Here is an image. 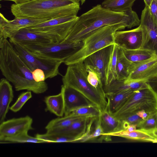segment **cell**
<instances>
[{
    "label": "cell",
    "mask_w": 157,
    "mask_h": 157,
    "mask_svg": "<svg viewBox=\"0 0 157 157\" xmlns=\"http://www.w3.org/2000/svg\"><path fill=\"white\" fill-rule=\"evenodd\" d=\"M0 69L3 75L12 82L16 91L26 90L36 94L48 89L45 81L37 82L33 79L32 71L6 39L0 38Z\"/></svg>",
    "instance_id": "6da1fadb"
},
{
    "label": "cell",
    "mask_w": 157,
    "mask_h": 157,
    "mask_svg": "<svg viewBox=\"0 0 157 157\" xmlns=\"http://www.w3.org/2000/svg\"><path fill=\"white\" fill-rule=\"evenodd\" d=\"M85 0H35L22 4L12 5L11 10L16 18L51 19L77 15Z\"/></svg>",
    "instance_id": "7a4b0ae2"
},
{
    "label": "cell",
    "mask_w": 157,
    "mask_h": 157,
    "mask_svg": "<svg viewBox=\"0 0 157 157\" xmlns=\"http://www.w3.org/2000/svg\"><path fill=\"white\" fill-rule=\"evenodd\" d=\"M125 15V12H114L103 8L101 5H97L78 17L63 41L71 43L82 41L94 31L102 27L122 24Z\"/></svg>",
    "instance_id": "3957f363"
},
{
    "label": "cell",
    "mask_w": 157,
    "mask_h": 157,
    "mask_svg": "<svg viewBox=\"0 0 157 157\" xmlns=\"http://www.w3.org/2000/svg\"><path fill=\"white\" fill-rule=\"evenodd\" d=\"M87 75L83 62L68 66L62 78L63 85L79 92L101 111L106 109L107 102L104 90L96 89L91 85L87 80Z\"/></svg>",
    "instance_id": "277c9868"
},
{
    "label": "cell",
    "mask_w": 157,
    "mask_h": 157,
    "mask_svg": "<svg viewBox=\"0 0 157 157\" xmlns=\"http://www.w3.org/2000/svg\"><path fill=\"white\" fill-rule=\"evenodd\" d=\"M125 28L123 24L118 23L106 25L95 31L82 41L83 44L82 47L65 59L63 63L69 66L83 62L92 54L114 44L115 32Z\"/></svg>",
    "instance_id": "5b68a950"
},
{
    "label": "cell",
    "mask_w": 157,
    "mask_h": 157,
    "mask_svg": "<svg viewBox=\"0 0 157 157\" xmlns=\"http://www.w3.org/2000/svg\"><path fill=\"white\" fill-rule=\"evenodd\" d=\"M143 110L150 114L157 113V93L150 85L134 91L123 105L113 115L120 120Z\"/></svg>",
    "instance_id": "8992f818"
},
{
    "label": "cell",
    "mask_w": 157,
    "mask_h": 157,
    "mask_svg": "<svg viewBox=\"0 0 157 157\" xmlns=\"http://www.w3.org/2000/svg\"><path fill=\"white\" fill-rule=\"evenodd\" d=\"M18 44L33 55L64 61L81 47L83 44L82 41L71 43L63 41L59 43L48 44Z\"/></svg>",
    "instance_id": "52a82bcc"
},
{
    "label": "cell",
    "mask_w": 157,
    "mask_h": 157,
    "mask_svg": "<svg viewBox=\"0 0 157 157\" xmlns=\"http://www.w3.org/2000/svg\"><path fill=\"white\" fill-rule=\"evenodd\" d=\"M78 17L68 15L58 17L26 28L50 38L55 43H59L67 36Z\"/></svg>",
    "instance_id": "ba28073f"
},
{
    "label": "cell",
    "mask_w": 157,
    "mask_h": 157,
    "mask_svg": "<svg viewBox=\"0 0 157 157\" xmlns=\"http://www.w3.org/2000/svg\"><path fill=\"white\" fill-rule=\"evenodd\" d=\"M9 40L32 71L37 68L42 70L45 74L46 79L53 78L59 74V67L64 61L36 56L26 51L17 42L10 39Z\"/></svg>",
    "instance_id": "9c48e42d"
},
{
    "label": "cell",
    "mask_w": 157,
    "mask_h": 157,
    "mask_svg": "<svg viewBox=\"0 0 157 157\" xmlns=\"http://www.w3.org/2000/svg\"><path fill=\"white\" fill-rule=\"evenodd\" d=\"M143 35V42L140 48L154 52L157 55V26L149 7L145 6L140 19Z\"/></svg>",
    "instance_id": "30bf717a"
},
{
    "label": "cell",
    "mask_w": 157,
    "mask_h": 157,
    "mask_svg": "<svg viewBox=\"0 0 157 157\" xmlns=\"http://www.w3.org/2000/svg\"><path fill=\"white\" fill-rule=\"evenodd\" d=\"M48 19L16 18L12 20L6 19L0 14V38H10L21 29L36 25L48 21Z\"/></svg>",
    "instance_id": "8fae6325"
},
{
    "label": "cell",
    "mask_w": 157,
    "mask_h": 157,
    "mask_svg": "<svg viewBox=\"0 0 157 157\" xmlns=\"http://www.w3.org/2000/svg\"><path fill=\"white\" fill-rule=\"evenodd\" d=\"M114 44L109 45L98 51L88 56L83 61L86 67L92 69L100 75L103 86L105 82L107 66Z\"/></svg>",
    "instance_id": "7c38bea8"
},
{
    "label": "cell",
    "mask_w": 157,
    "mask_h": 157,
    "mask_svg": "<svg viewBox=\"0 0 157 157\" xmlns=\"http://www.w3.org/2000/svg\"><path fill=\"white\" fill-rule=\"evenodd\" d=\"M143 42V35L140 25L133 29L117 31L114 35V43L124 49L134 50L140 48Z\"/></svg>",
    "instance_id": "4fadbf2b"
},
{
    "label": "cell",
    "mask_w": 157,
    "mask_h": 157,
    "mask_svg": "<svg viewBox=\"0 0 157 157\" xmlns=\"http://www.w3.org/2000/svg\"><path fill=\"white\" fill-rule=\"evenodd\" d=\"M32 118L28 116L13 118L0 124V139L28 132L33 129Z\"/></svg>",
    "instance_id": "5bb4252c"
},
{
    "label": "cell",
    "mask_w": 157,
    "mask_h": 157,
    "mask_svg": "<svg viewBox=\"0 0 157 157\" xmlns=\"http://www.w3.org/2000/svg\"><path fill=\"white\" fill-rule=\"evenodd\" d=\"M127 82L157 81V56L149 60L135 65Z\"/></svg>",
    "instance_id": "9a60e30c"
},
{
    "label": "cell",
    "mask_w": 157,
    "mask_h": 157,
    "mask_svg": "<svg viewBox=\"0 0 157 157\" xmlns=\"http://www.w3.org/2000/svg\"><path fill=\"white\" fill-rule=\"evenodd\" d=\"M62 86L63 91L64 116L69 115L73 111L80 107L95 105L76 90L67 86Z\"/></svg>",
    "instance_id": "2e32d148"
},
{
    "label": "cell",
    "mask_w": 157,
    "mask_h": 157,
    "mask_svg": "<svg viewBox=\"0 0 157 157\" xmlns=\"http://www.w3.org/2000/svg\"><path fill=\"white\" fill-rule=\"evenodd\" d=\"M9 39L21 44L55 43L50 38L31 31L26 28L21 29Z\"/></svg>",
    "instance_id": "e0dca14e"
},
{
    "label": "cell",
    "mask_w": 157,
    "mask_h": 157,
    "mask_svg": "<svg viewBox=\"0 0 157 157\" xmlns=\"http://www.w3.org/2000/svg\"><path fill=\"white\" fill-rule=\"evenodd\" d=\"M103 136H118L135 140L157 143V137L154 135L153 131L138 128L132 132L121 130L105 134Z\"/></svg>",
    "instance_id": "ac0fdd59"
},
{
    "label": "cell",
    "mask_w": 157,
    "mask_h": 157,
    "mask_svg": "<svg viewBox=\"0 0 157 157\" xmlns=\"http://www.w3.org/2000/svg\"><path fill=\"white\" fill-rule=\"evenodd\" d=\"M13 98L12 86L6 78L0 81V124L5 121Z\"/></svg>",
    "instance_id": "d6986e66"
},
{
    "label": "cell",
    "mask_w": 157,
    "mask_h": 157,
    "mask_svg": "<svg viewBox=\"0 0 157 157\" xmlns=\"http://www.w3.org/2000/svg\"><path fill=\"white\" fill-rule=\"evenodd\" d=\"M150 85L145 81L127 82L117 79L112 81L107 86H103L105 94H113L128 91H135L147 88Z\"/></svg>",
    "instance_id": "ffe728a7"
},
{
    "label": "cell",
    "mask_w": 157,
    "mask_h": 157,
    "mask_svg": "<svg viewBox=\"0 0 157 157\" xmlns=\"http://www.w3.org/2000/svg\"><path fill=\"white\" fill-rule=\"evenodd\" d=\"M98 118L103 132L102 136L123 129L121 121L106 109L101 111Z\"/></svg>",
    "instance_id": "44dd1931"
},
{
    "label": "cell",
    "mask_w": 157,
    "mask_h": 157,
    "mask_svg": "<svg viewBox=\"0 0 157 157\" xmlns=\"http://www.w3.org/2000/svg\"><path fill=\"white\" fill-rule=\"evenodd\" d=\"M134 91L128 90L118 93L105 94L107 99L106 109L113 114L123 105Z\"/></svg>",
    "instance_id": "7402d4cb"
},
{
    "label": "cell",
    "mask_w": 157,
    "mask_h": 157,
    "mask_svg": "<svg viewBox=\"0 0 157 157\" xmlns=\"http://www.w3.org/2000/svg\"><path fill=\"white\" fill-rule=\"evenodd\" d=\"M44 101L47 111H49L59 117H63L64 113V102L62 86L60 93L57 95L46 97Z\"/></svg>",
    "instance_id": "603a6c76"
},
{
    "label": "cell",
    "mask_w": 157,
    "mask_h": 157,
    "mask_svg": "<svg viewBox=\"0 0 157 157\" xmlns=\"http://www.w3.org/2000/svg\"><path fill=\"white\" fill-rule=\"evenodd\" d=\"M135 64L129 60L124 56L122 49L118 47L116 67V79L126 80Z\"/></svg>",
    "instance_id": "cb8c5ba5"
},
{
    "label": "cell",
    "mask_w": 157,
    "mask_h": 157,
    "mask_svg": "<svg viewBox=\"0 0 157 157\" xmlns=\"http://www.w3.org/2000/svg\"><path fill=\"white\" fill-rule=\"evenodd\" d=\"M122 49L126 58L135 65L139 64L157 56L154 52L145 49Z\"/></svg>",
    "instance_id": "d4e9b609"
},
{
    "label": "cell",
    "mask_w": 157,
    "mask_h": 157,
    "mask_svg": "<svg viewBox=\"0 0 157 157\" xmlns=\"http://www.w3.org/2000/svg\"><path fill=\"white\" fill-rule=\"evenodd\" d=\"M136 0H105L101 5L103 8L117 12H124L132 10Z\"/></svg>",
    "instance_id": "484cf974"
},
{
    "label": "cell",
    "mask_w": 157,
    "mask_h": 157,
    "mask_svg": "<svg viewBox=\"0 0 157 157\" xmlns=\"http://www.w3.org/2000/svg\"><path fill=\"white\" fill-rule=\"evenodd\" d=\"M84 117L72 115L70 114L63 117L53 119L45 127L46 131L65 128L74 122Z\"/></svg>",
    "instance_id": "4316f807"
},
{
    "label": "cell",
    "mask_w": 157,
    "mask_h": 157,
    "mask_svg": "<svg viewBox=\"0 0 157 157\" xmlns=\"http://www.w3.org/2000/svg\"><path fill=\"white\" fill-rule=\"evenodd\" d=\"M118 46L114 44L113 51L107 66L105 82L104 86L109 85L116 79V67Z\"/></svg>",
    "instance_id": "83f0119b"
},
{
    "label": "cell",
    "mask_w": 157,
    "mask_h": 157,
    "mask_svg": "<svg viewBox=\"0 0 157 157\" xmlns=\"http://www.w3.org/2000/svg\"><path fill=\"white\" fill-rule=\"evenodd\" d=\"M36 138L50 143H74L79 142L78 139L66 136L58 133H46L44 134H37L35 136Z\"/></svg>",
    "instance_id": "f1b7e54d"
},
{
    "label": "cell",
    "mask_w": 157,
    "mask_h": 157,
    "mask_svg": "<svg viewBox=\"0 0 157 157\" xmlns=\"http://www.w3.org/2000/svg\"><path fill=\"white\" fill-rule=\"evenodd\" d=\"M0 143H47L44 140L29 136L28 132L21 133L10 137H6L0 139Z\"/></svg>",
    "instance_id": "f546056e"
},
{
    "label": "cell",
    "mask_w": 157,
    "mask_h": 157,
    "mask_svg": "<svg viewBox=\"0 0 157 157\" xmlns=\"http://www.w3.org/2000/svg\"><path fill=\"white\" fill-rule=\"evenodd\" d=\"M101 112V111L98 106L93 105L77 109L69 114L74 116L97 118L99 117Z\"/></svg>",
    "instance_id": "4dcf8cb0"
},
{
    "label": "cell",
    "mask_w": 157,
    "mask_h": 157,
    "mask_svg": "<svg viewBox=\"0 0 157 157\" xmlns=\"http://www.w3.org/2000/svg\"><path fill=\"white\" fill-rule=\"evenodd\" d=\"M87 71V79L90 84L96 89L103 90V84L100 75L90 67H86Z\"/></svg>",
    "instance_id": "1f68e13d"
},
{
    "label": "cell",
    "mask_w": 157,
    "mask_h": 157,
    "mask_svg": "<svg viewBox=\"0 0 157 157\" xmlns=\"http://www.w3.org/2000/svg\"><path fill=\"white\" fill-rule=\"evenodd\" d=\"M157 113L150 114L145 120H143L137 125L138 128L153 131L156 128Z\"/></svg>",
    "instance_id": "d6a6232c"
},
{
    "label": "cell",
    "mask_w": 157,
    "mask_h": 157,
    "mask_svg": "<svg viewBox=\"0 0 157 157\" xmlns=\"http://www.w3.org/2000/svg\"><path fill=\"white\" fill-rule=\"evenodd\" d=\"M32 97L31 91H28L20 94L16 102L10 108L13 112L19 111L25 103Z\"/></svg>",
    "instance_id": "836d02e7"
},
{
    "label": "cell",
    "mask_w": 157,
    "mask_h": 157,
    "mask_svg": "<svg viewBox=\"0 0 157 157\" xmlns=\"http://www.w3.org/2000/svg\"><path fill=\"white\" fill-rule=\"evenodd\" d=\"M98 117L96 120L95 128L94 131L82 140L81 142L92 140L99 136H102L103 132Z\"/></svg>",
    "instance_id": "e575fe53"
},
{
    "label": "cell",
    "mask_w": 157,
    "mask_h": 157,
    "mask_svg": "<svg viewBox=\"0 0 157 157\" xmlns=\"http://www.w3.org/2000/svg\"><path fill=\"white\" fill-rule=\"evenodd\" d=\"M120 120L122 121L125 122L129 125L135 124L137 125L143 120L136 113H134L127 116Z\"/></svg>",
    "instance_id": "d590c367"
},
{
    "label": "cell",
    "mask_w": 157,
    "mask_h": 157,
    "mask_svg": "<svg viewBox=\"0 0 157 157\" xmlns=\"http://www.w3.org/2000/svg\"><path fill=\"white\" fill-rule=\"evenodd\" d=\"M32 73L33 79L36 82H39L45 81V75L42 70L37 68L33 71Z\"/></svg>",
    "instance_id": "8d00e7d4"
},
{
    "label": "cell",
    "mask_w": 157,
    "mask_h": 157,
    "mask_svg": "<svg viewBox=\"0 0 157 157\" xmlns=\"http://www.w3.org/2000/svg\"><path fill=\"white\" fill-rule=\"evenodd\" d=\"M150 9L154 21L157 26V0H153Z\"/></svg>",
    "instance_id": "74e56055"
},
{
    "label": "cell",
    "mask_w": 157,
    "mask_h": 157,
    "mask_svg": "<svg viewBox=\"0 0 157 157\" xmlns=\"http://www.w3.org/2000/svg\"><path fill=\"white\" fill-rule=\"evenodd\" d=\"M136 113L143 120L147 119L150 115V114L144 110L138 111Z\"/></svg>",
    "instance_id": "f35d334b"
},
{
    "label": "cell",
    "mask_w": 157,
    "mask_h": 157,
    "mask_svg": "<svg viewBox=\"0 0 157 157\" xmlns=\"http://www.w3.org/2000/svg\"><path fill=\"white\" fill-rule=\"evenodd\" d=\"M2 0H0L2 1ZM5 1H13L16 4H22L28 3L35 0H3Z\"/></svg>",
    "instance_id": "ab89813d"
},
{
    "label": "cell",
    "mask_w": 157,
    "mask_h": 157,
    "mask_svg": "<svg viewBox=\"0 0 157 157\" xmlns=\"http://www.w3.org/2000/svg\"><path fill=\"white\" fill-rule=\"evenodd\" d=\"M137 125L135 124H131L128 125L126 130L129 132H132L136 129Z\"/></svg>",
    "instance_id": "60d3db41"
},
{
    "label": "cell",
    "mask_w": 157,
    "mask_h": 157,
    "mask_svg": "<svg viewBox=\"0 0 157 157\" xmlns=\"http://www.w3.org/2000/svg\"><path fill=\"white\" fill-rule=\"evenodd\" d=\"M153 0H144L145 6L150 7Z\"/></svg>",
    "instance_id": "b9f144b4"
},
{
    "label": "cell",
    "mask_w": 157,
    "mask_h": 157,
    "mask_svg": "<svg viewBox=\"0 0 157 157\" xmlns=\"http://www.w3.org/2000/svg\"><path fill=\"white\" fill-rule=\"evenodd\" d=\"M153 132L154 135L157 137V128H155Z\"/></svg>",
    "instance_id": "7bdbcfd3"
},
{
    "label": "cell",
    "mask_w": 157,
    "mask_h": 157,
    "mask_svg": "<svg viewBox=\"0 0 157 157\" xmlns=\"http://www.w3.org/2000/svg\"><path fill=\"white\" fill-rule=\"evenodd\" d=\"M157 128V126H156V128Z\"/></svg>",
    "instance_id": "ee69618b"
}]
</instances>
